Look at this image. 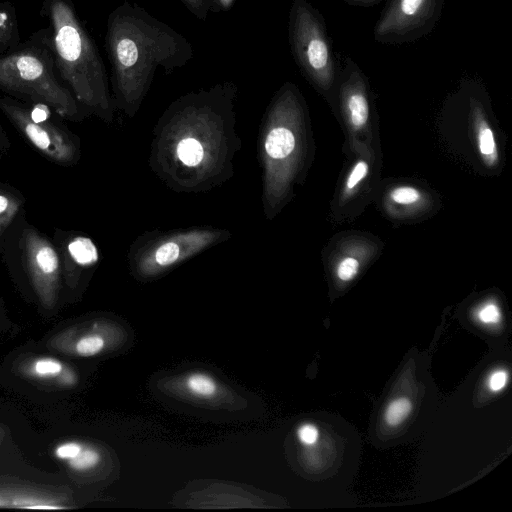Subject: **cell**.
I'll list each match as a JSON object with an SVG mask.
<instances>
[{
  "label": "cell",
  "instance_id": "cell-1",
  "mask_svg": "<svg viewBox=\"0 0 512 512\" xmlns=\"http://www.w3.org/2000/svg\"><path fill=\"white\" fill-rule=\"evenodd\" d=\"M232 81L175 99L157 121L149 165L170 189L201 192L228 180L241 141Z\"/></svg>",
  "mask_w": 512,
  "mask_h": 512
},
{
  "label": "cell",
  "instance_id": "cell-2",
  "mask_svg": "<svg viewBox=\"0 0 512 512\" xmlns=\"http://www.w3.org/2000/svg\"><path fill=\"white\" fill-rule=\"evenodd\" d=\"M105 48L116 109L130 118L139 110L157 68L172 74L194 54L187 38L128 1L108 15Z\"/></svg>",
  "mask_w": 512,
  "mask_h": 512
},
{
  "label": "cell",
  "instance_id": "cell-3",
  "mask_svg": "<svg viewBox=\"0 0 512 512\" xmlns=\"http://www.w3.org/2000/svg\"><path fill=\"white\" fill-rule=\"evenodd\" d=\"M40 13L49 24L57 75L77 102L106 123L116 106L98 47L70 0H43Z\"/></svg>",
  "mask_w": 512,
  "mask_h": 512
},
{
  "label": "cell",
  "instance_id": "cell-4",
  "mask_svg": "<svg viewBox=\"0 0 512 512\" xmlns=\"http://www.w3.org/2000/svg\"><path fill=\"white\" fill-rule=\"evenodd\" d=\"M0 91L26 103L46 105L70 121L90 115L57 75L48 27L0 55Z\"/></svg>",
  "mask_w": 512,
  "mask_h": 512
},
{
  "label": "cell",
  "instance_id": "cell-5",
  "mask_svg": "<svg viewBox=\"0 0 512 512\" xmlns=\"http://www.w3.org/2000/svg\"><path fill=\"white\" fill-rule=\"evenodd\" d=\"M303 102L297 86L284 83L275 93L263 116L258 156L262 169V203L267 219L284 203L298 154L297 127Z\"/></svg>",
  "mask_w": 512,
  "mask_h": 512
},
{
  "label": "cell",
  "instance_id": "cell-6",
  "mask_svg": "<svg viewBox=\"0 0 512 512\" xmlns=\"http://www.w3.org/2000/svg\"><path fill=\"white\" fill-rule=\"evenodd\" d=\"M230 237L228 230L214 227L145 232L131 244L128 264L136 278L156 279Z\"/></svg>",
  "mask_w": 512,
  "mask_h": 512
},
{
  "label": "cell",
  "instance_id": "cell-7",
  "mask_svg": "<svg viewBox=\"0 0 512 512\" xmlns=\"http://www.w3.org/2000/svg\"><path fill=\"white\" fill-rule=\"evenodd\" d=\"M288 38L303 76L330 97L337 89L341 65L333 52L324 18L306 0H293L291 4Z\"/></svg>",
  "mask_w": 512,
  "mask_h": 512
},
{
  "label": "cell",
  "instance_id": "cell-8",
  "mask_svg": "<svg viewBox=\"0 0 512 512\" xmlns=\"http://www.w3.org/2000/svg\"><path fill=\"white\" fill-rule=\"evenodd\" d=\"M0 110L23 138L48 160L62 166L79 161V138L56 119L50 107L2 95Z\"/></svg>",
  "mask_w": 512,
  "mask_h": 512
},
{
  "label": "cell",
  "instance_id": "cell-9",
  "mask_svg": "<svg viewBox=\"0 0 512 512\" xmlns=\"http://www.w3.org/2000/svg\"><path fill=\"white\" fill-rule=\"evenodd\" d=\"M444 0H388L374 29V40L385 45L415 42L438 23Z\"/></svg>",
  "mask_w": 512,
  "mask_h": 512
},
{
  "label": "cell",
  "instance_id": "cell-10",
  "mask_svg": "<svg viewBox=\"0 0 512 512\" xmlns=\"http://www.w3.org/2000/svg\"><path fill=\"white\" fill-rule=\"evenodd\" d=\"M19 247L24 269L40 304L53 309L60 292L62 268L58 249L34 227L22 231Z\"/></svg>",
  "mask_w": 512,
  "mask_h": 512
},
{
  "label": "cell",
  "instance_id": "cell-11",
  "mask_svg": "<svg viewBox=\"0 0 512 512\" xmlns=\"http://www.w3.org/2000/svg\"><path fill=\"white\" fill-rule=\"evenodd\" d=\"M112 336L113 329L108 323L96 320L61 330L47 345L65 355L88 358L106 351Z\"/></svg>",
  "mask_w": 512,
  "mask_h": 512
},
{
  "label": "cell",
  "instance_id": "cell-12",
  "mask_svg": "<svg viewBox=\"0 0 512 512\" xmlns=\"http://www.w3.org/2000/svg\"><path fill=\"white\" fill-rule=\"evenodd\" d=\"M58 236V252L61 260L62 276L70 288L79 283L80 278L93 269L99 262V252L86 235L62 232Z\"/></svg>",
  "mask_w": 512,
  "mask_h": 512
},
{
  "label": "cell",
  "instance_id": "cell-13",
  "mask_svg": "<svg viewBox=\"0 0 512 512\" xmlns=\"http://www.w3.org/2000/svg\"><path fill=\"white\" fill-rule=\"evenodd\" d=\"M19 373L31 381L59 388H73L79 377L75 369L51 356H33L18 365Z\"/></svg>",
  "mask_w": 512,
  "mask_h": 512
},
{
  "label": "cell",
  "instance_id": "cell-14",
  "mask_svg": "<svg viewBox=\"0 0 512 512\" xmlns=\"http://www.w3.org/2000/svg\"><path fill=\"white\" fill-rule=\"evenodd\" d=\"M53 455L75 473L90 472L102 460V453L96 446L79 440L58 443L53 448Z\"/></svg>",
  "mask_w": 512,
  "mask_h": 512
},
{
  "label": "cell",
  "instance_id": "cell-15",
  "mask_svg": "<svg viewBox=\"0 0 512 512\" xmlns=\"http://www.w3.org/2000/svg\"><path fill=\"white\" fill-rule=\"evenodd\" d=\"M24 203L25 199L17 189L0 182V249L8 229L22 212Z\"/></svg>",
  "mask_w": 512,
  "mask_h": 512
},
{
  "label": "cell",
  "instance_id": "cell-16",
  "mask_svg": "<svg viewBox=\"0 0 512 512\" xmlns=\"http://www.w3.org/2000/svg\"><path fill=\"white\" fill-rule=\"evenodd\" d=\"M21 42L17 9L8 1H0V55Z\"/></svg>",
  "mask_w": 512,
  "mask_h": 512
},
{
  "label": "cell",
  "instance_id": "cell-17",
  "mask_svg": "<svg viewBox=\"0 0 512 512\" xmlns=\"http://www.w3.org/2000/svg\"><path fill=\"white\" fill-rule=\"evenodd\" d=\"M184 388L193 398L209 400L218 393L219 385L211 375L197 371L185 377Z\"/></svg>",
  "mask_w": 512,
  "mask_h": 512
},
{
  "label": "cell",
  "instance_id": "cell-18",
  "mask_svg": "<svg viewBox=\"0 0 512 512\" xmlns=\"http://www.w3.org/2000/svg\"><path fill=\"white\" fill-rule=\"evenodd\" d=\"M47 504L46 495L22 492L11 495L0 493V508H19V509H44Z\"/></svg>",
  "mask_w": 512,
  "mask_h": 512
},
{
  "label": "cell",
  "instance_id": "cell-19",
  "mask_svg": "<svg viewBox=\"0 0 512 512\" xmlns=\"http://www.w3.org/2000/svg\"><path fill=\"white\" fill-rule=\"evenodd\" d=\"M480 105L478 103L477 107V139H478V147L479 152L486 160L487 163L493 164L497 158V150H496V142L494 138V134L490 127L487 125L486 121L480 117Z\"/></svg>",
  "mask_w": 512,
  "mask_h": 512
},
{
  "label": "cell",
  "instance_id": "cell-20",
  "mask_svg": "<svg viewBox=\"0 0 512 512\" xmlns=\"http://www.w3.org/2000/svg\"><path fill=\"white\" fill-rule=\"evenodd\" d=\"M412 411V403L406 397L392 400L386 407L384 419L390 426H398L408 418Z\"/></svg>",
  "mask_w": 512,
  "mask_h": 512
},
{
  "label": "cell",
  "instance_id": "cell-21",
  "mask_svg": "<svg viewBox=\"0 0 512 512\" xmlns=\"http://www.w3.org/2000/svg\"><path fill=\"white\" fill-rule=\"evenodd\" d=\"M360 263L354 257L343 258L336 269V274L342 282H349L355 278L359 272Z\"/></svg>",
  "mask_w": 512,
  "mask_h": 512
},
{
  "label": "cell",
  "instance_id": "cell-22",
  "mask_svg": "<svg viewBox=\"0 0 512 512\" xmlns=\"http://www.w3.org/2000/svg\"><path fill=\"white\" fill-rule=\"evenodd\" d=\"M390 198L395 203L410 205L419 201L420 193L413 187L400 186L391 191Z\"/></svg>",
  "mask_w": 512,
  "mask_h": 512
},
{
  "label": "cell",
  "instance_id": "cell-23",
  "mask_svg": "<svg viewBox=\"0 0 512 512\" xmlns=\"http://www.w3.org/2000/svg\"><path fill=\"white\" fill-rule=\"evenodd\" d=\"M368 174V164L365 161H358L351 169L346 182L345 192L352 191Z\"/></svg>",
  "mask_w": 512,
  "mask_h": 512
},
{
  "label": "cell",
  "instance_id": "cell-24",
  "mask_svg": "<svg viewBox=\"0 0 512 512\" xmlns=\"http://www.w3.org/2000/svg\"><path fill=\"white\" fill-rule=\"evenodd\" d=\"M484 324H495L500 321L501 313L498 306L492 302L484 304L477 313Z\"/></svg>",
  "mask_w": 512,
  "mask_h": 512
},
{
  "label": "cell",
  "instance_id": "cell-25",
  "mask_svg": "<svg viewBox=\"0 0 512 512\" xmlns=\"http://www.w3.org/2000/svg\"><path fill=\"white\" fill-rule=\"evenodd\" d=\"M297 436L302 444L310 446L317 442L319 432L315 425L305 423L298 428Z\"/></svg>",
  "mask_w": 512,
  "mask_h": 512
},
{
  "label": "cell",
  "instance_id": "cell-26",
  "mask_svg": "<svg viewBox=\"0 0 512 512\" xmlns=\"http://www.w3.org/2000/svg\"><path fill=\"white\" fill-rule=\"evenodd\" d=\"M199 20H206L208 7L206 0H179Z\"/></svg>",
  "mask_w": 512,
  "mask_h": 512
},
{
  "label": "cell",
  "instance_id": "cell-27",
  "mask_svg": "<svg viewBox=\"0 0 512 512\" xmlns=\"http://www.w3.org/2000/svg\"><path fill=\"white\" fill-rule=\"evenodd\" d=\"M507 379L508 374L505 370H495L489 376L488 387L491 391H500L506 386Z\"/></svg>",
  "mask_w": 512,
  "mask_h": 512
},
{
  "label": "cell",
  "instance_id": "cell-28",
  "mask_svg": "<svg viewBox=\"0 0 512 512\" xmlns=\"http://www.w3.org/2000/svg\"><path fill=\"white\" fill-rule=\"evenodd\" d=\"M235 0H206L208 11L219 13L231 9Z\"/></svg>",
  "mask_w": 512,
  "mask_h": 512
},
{
  "label": "cell",
  "instance_id": "cell-29",
  "mask_svg": "<svg viewBox=\"0 0 512 512\" xmlns=\"http://www.w3.org/2000/svg\"><path fill=\"white\" fill-rule=\"evenodd\" d=\"M11 147L9 137L0 125V153H7Z\"/></svg>",
  "mask_w": 512,
  "mask_h": 512
},
{
  "label": "cell",
  "instance_id": "cell-30",
  "mask_svg": "<svg viewBox=\"0 0 512 512\" xmlns=\"http://www.w3.org/2000/svg\"><path fill=\"white\" fill-rule=\"evenodd\" d=\"M350 5L360 6V7H372L374 5L379 4L384 0H344Z\"/></svg>",
  "mask_w": 512,
  "mask_h": 512
},
{
  "label": "cell",
  "instance_id": "cell-31",
  "mask_svg": "<svg viewBox=\"0 0 512 512\" xmlns=\"http://www.w3.org/2000/svg\"><path fill=\"white\" fill-rule=\"evenodd\" d=\"M3 435H4V431L0 428V441H1L2 437H3Z\"/></svg>",
  "mask_w": 512,
  "mask_h": 512
}]
</instances>
